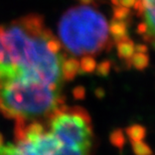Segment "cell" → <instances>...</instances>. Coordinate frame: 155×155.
Instances as JSON below:
<instances>
[{"mask_svg": "<svg viewBox=\"0 0 155 155\" xmlns=\"http://www.w3.org/2000/svg\"><path fill=\"white\" fill-rule=\"evenodd\" d=\"M61 46L42 15L27 14L0 25V85L18 81L61 89L66 58Z\"/></svg>", "mask_w": 155, "mask_h": 155, "instance_id": "cell-1", "label": "cell"}, {"mask_svg": "<svg viewBox=\"0 0 155 155\" xmlns=\"http://www.w3.org/2000/svg\"><path fill=\"white\" fill-rule=\"evenodd\" d=\"M58 31L61 45L74 57H94L112 45L106 17L91 5L68 9L58 21Z\"/></svg>", "mask_w": 155, "mask_h": 155, "instance_id": "cell-2", "label": "cell"}, {"mask_svg": "<svg viewBox=\"0 0 155 155\" xmlns=\"http://www.w3.org/2000/svg\"><path fill=\"white\" fill-rule=\"evenodd\" d=\"M64 104L61 89L36 82H7L0 85V113L15 121L48 117Z\"/></svg>", "mask_w": 155, "mask_h": 155, "instance_id": "cell-3", "label": "cell"}, {"mask_svg": "<svg viewBox=\"0 0 155 155\" xmlns=\"http://www.w3.org/2000/svg\"><path fill=\"white\" fill-rule=\"evenodd\" d=\"M49 132L67 146L90 150L93 144L91 116L81 107H68L64 104L48 117Z\"/></svg>", "mask_w": 155, "mask_h": 155, "instance_id": "cell-4", "label": "cell"}, {"mask_svg": "<svg viewBox=\"0 0 155 155\" xmlns=\"http://www.w3.org/2000/svg\"><path fill=\"white\" fill-rule=\"evenodd\" d=\"M108 27H109V33L110 36L115 41H120L122 39H125L128 36V24L126 21L112 19L110 23H108Z\"/></svg>", "mask_w": 155, "mask_h": 155, "instance_id": "cell-5", "label": "cell"}, {"mask_svg": "<svg viewBox=\"0 0 155 155\" xmlns=\"http://www.w3.org/2000/svg\"><path fill=\"white\" fill-rule=\"evenodd\" d=\"M64 80L72 81L80 72V61L75 57L64 58L61 64Z\"/></svg>", "mask_w": 155, "mask_h": 155, "instance_id": "cell-6", "label": "cell"}, {"mask_svg": "<svg viewBox=\"0 0 155 155\" xmlns=\"http://www.w3.org/2000/svg\"><path fill=\"white\" fill-rule=\"evenodd\" d=\"M117 45V54L119 55L120 58L126 61V63H128V61L131 58V57L134 54L135 52V43L132 39L127 38L125 39H122L120 41L116 42Z\"/></svg>", "mask_w": 155, "mask_h": 155, "instance_id": "cell-7", "label": "cell"}, {"mask_svg": "<svg viewBox=\"0 0 155 155\" xmlns=\"http://www.w3.org/2000/svg\"><path fill=\"white\" fill-rule=\"evenodd\" d=\"M127 64H130L136 70H145L148 67V64H149V57H148L147 52L135 51Z\"/></svg>", "mask_w": 155, "mask_h": 155, "instance_id": "cell-8", "label": "cell"}, {"mask_svg": "<svg viewBox=\"0 0 155 155\" xmlns=\"http://www.w3.org/2000/svg\"><path fill=\"white\" fill-rule=\"evenodd\" d=\"M49 155H90V150L60 144Z\"/></svg>", "mask_w": 155, "mask_h": 155, "instance_id": "cell-9", "label": "cell"}, {"mask_svg": "<svg viewBox=\"0 0 155 155\" xmlns=\"http://www.w3.org/2000/svg\"><path fill=\"white\" fill-rule=\"evenodd\" d=\"M126 134L129 137L131 142L144 140V137L146 135V129L143 126L135 124V125H132L131 127L127 128Z\"/></svg>", "mask_w": 155, "mask_h": 155, "instance_id": "cell-10", "label": "cell"}, {"mask_svg": "<svg viewBox=\"0 0 155 155\" xmlns=\"http://www.w3.org/2000/svg\"><path fill=\"white\" fill-rule=\"evenodd\" d=\"M80 61V72L93 73L97 68V61L92 55H84Z\"/></svg>", "mask_w": 155, "mask_h": 155, "instance_id": "cell-11", "label": "cell"}, {"mask_svg": "<svg viewBox=\"0 0 155 155\" xmlns=\"http://www.w3.org/2000/svg\"><path fill=\"white\" fill-rule=\"evenodd\" d=\"M130 15H131L130 8L124 7V6H121V5L114 6V8H113V18L114 19L126 21L127 22V20L130 18Z\"/></svg>", "mask_w": 155, "mask_h": 155, "instance_id": "cell-12", "label": "cell"}, {"mask_svg": "<svg viewBox=\"0 0 155 155\" xmlns=\"http://www.w3.org/2000/svg\"><path fill=\"white\" fill-rule=\"evenodd\" d=\"M131 144L132 149L136 155H152V151H151L149 145L145 143L144 140L131 142Z\"/></svg>", "mask_w": 155, "mask_h": 155, "instance_id": "cell-13", "label": "cell"}, {"mask_svg": "<svg viewBox=\"0 0 155 155\" xmlns=\"http://www.w3.org/2000/svg\"><path fill=\"white\" fill-rule=\"evenodd\" d=\"M111 140H112V143L115 145V146L118 147H121L124 145V136H123V133L121 130H117L112 134L111 136Z\"/></svg>", "mask_w": 155, "mask_h": 155, "instance_id": "cell-14", "label": "cell"}, {"mask_svg": "<svg viewBox=\"0 0 155 155\" xmlns=\"http://www.w3.org/2000/svg\"><path fill=\"white\" fill-rule=\"evenodd\" d=\"M97 72L99 75L101 76H107V74L110 72L111 70V63L108 61H104L100 63L99 64H97Z\"/></svg>", "mask_w": 155, "mask_h": 155, "instance_id": "cell-15", "label": "cell"}, {"mask_svg": "<svg viewBox=\"0 0 155 155\" xmlns=\"http://www.w3.org/2000/svg\"><path fill=\"white\" fill-rule=\"evenodd\" d=\"M136 0H119V5L127 8H131L134 6Z\"/></svg>", "mask_w": 155, "mask_h": 155, "instance_id": "cell-16", "label": "cell"}, {"mask_svg": "<svg viewBox=\"0 0 155 155\" xmlns=\"http://www.w3.org/2000/svg\"><path fill=\"white\" fill-rule=\"evenodd\" d=\"M83 5H93L95 4V0H79Z\"/></svg>", "mask_w": 155, "mask_h": 155, "instance_id": "cell-17", "label": "cell"}, {"mask_svg": "<svg viewBox=\"0 0 155 155\" xmlns=\"http://www.w3.org/2000/svg\"><path fill=\"white\" fill-rule=\"evenodd\" d=\"M111 2H112V4H113L114 6L119 5V0H111Z\"/></svg>", "mask_w": 155, "mask_h": 155, "instance_id": "cell-18", "label": "cell"}, {"mask_svg": "<svg viewBox=\"0 0 155 155\" xmlns=\"http://www.w3.org/2000/svg\"><path fill=\"white\" fill-rule=\"evenodd\" d=\"M2 142H3V137H2V135L0 134V144H1Z\"/></svg>", "mask_w": 155, "mask_h": 155, "instance_id": "cell-19", "label": "cell"}]
</instances>
